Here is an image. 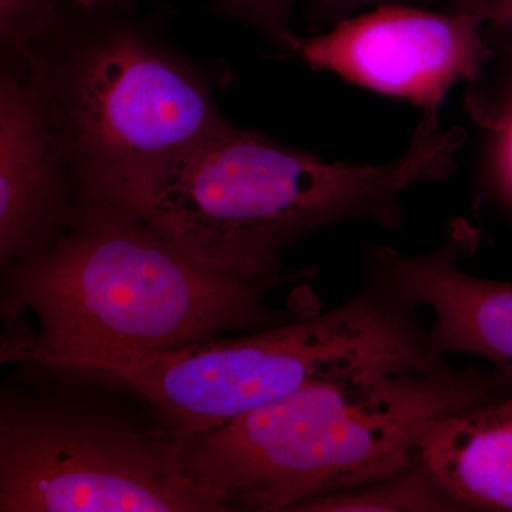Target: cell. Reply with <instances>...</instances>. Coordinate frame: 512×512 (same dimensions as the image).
<instances>
[{
    "mask_svg": "<svg viewBox=\"0 0 512 512\" xmlns=\"http://www.w3.org/2000/svg\"><path fill=\"white\" fill-rule=\"evenodd\" d=\"M419 457L461 511H512V394L448 414Z\"/></svg>",
    "mask_w": 512,
    "mask_h": 512,
    "instance_id": "obj_10",
    "label": "cell"
},
{
    "mask_svg": "<svg viewBox=\"0 0 512 512\" xmlns=\"http://www.w3.org/2000/svg\"><path fill=\"white\" fill-rule=\"evenodd\" d=\"M476 244V231L468 222L454 221L439 247L426 254L370 249L367 274L414 305L429 309L430 346L436 355L481 357L495 372L512 379V284L461 271L458 259Z\"/></svg>",
    "mask_w": 512,
    "mask_h": 512,
    "instance_id": "obj_9",
    "label": "cell"
},
{
    "mask_svg": "<svg viewBox=\"0 0 512 512\" xmlns=\"http://www.w3.org/2000/svg\"><path fill=\"white\" fill-rule=\"evenodd\" d=\"M295 0H211L215 16L247 26L282 52L301 50L302 39L291 28L289 15Z\"/></svg>",
    "mask_w": 512,
    "mask_h": 512,
    "instance_id": "obj_13",
    "label": "cell"
},
{
    "mask_svg": "<svg viewBox=\"0 0 512 512\" xmlns=\"http://www.w3.org/2000/svg\"><path fill=\"white\" fill-rule=\"evenodd\" d=\"M103 10H134L140 0H96Z\"/></svg>",
    "mask_w": 512,
    "mask_h": 512,
    "instance_id": "obj_17",
    "label": "cell"
},
{
    "mask_svg": "<svg viewBox=\"0 0 512 512\" xmlns=\"http://www.w3.org/2000/svg\"><path fill=\"white\" fill-rule=\"evenodd\" d=\"M443 512L461 511L436 483L420 457L393 476L309 501L295 512Z\"/></svg>",
    "mask_w": 512,
    "mask_h": 512,
    "instance_id": "obj_12",
    "label": "cell"
},
{
    "mask_svg": "<svg viewBox=\"0 0 512 512\" xmlns=\"http://www.w3.org/2000/svg\"><path fill=\"white\" fill-rule=\"evenodd\" d=\"M2 512H224L181 439L87 406L3 394Z\"/></svg>",
    "mask_w": 512,
    "mask_h": 512,
    "instance_id": "obj_6",
    "label": "cell"
},
{
    "mask_svg": "<svg viewBox=\"0 0 512 512\" xmlns=\"http://www.w3.org/2000/svg\"><path fill=\"white\" fill-rule=\"evenodd\" d=\"M463 127L423 113L402 156L389 163H332L255 130L229 126L146 167L77 183L79 194L136 212L222 271L284 282V249L332 225L396 229L402 197L457 171Z\"/></svg>",
    "mask_w": 512,
    "mask_h": 512,
    "instance_id": "obj_1",
    "label": "cell"
},
{
    "mask_svg": "<svg viewBox=\"0 0 512 512\" xmlns=\"http://www.w3.org/2000/svg\"><path fill=\"white\" fill-rule=\"evenodd\" d=\"M485 25L494 32L512 29V0H487Z\"/></svg>",
    "mask_w": 512,
    "mask_h": 512,
    "instance_id": "obj_16",
    "label": "cell"
},
{
    "mask_svg": "<svg viewBox=\"0 0 512 512\" xmlns=\"http://www.w3.org/2000/svg\"><path fill=\"white\" fill-rule=\"evenodd\" d=\"M420 306L376 276L325 313L183 349L94 359L73 373L136 393L178 439L218 429L311 384L376 369L450 366L430 346Z\"/></svg>",
    "mask_w": 512,
    "mask_h": 512,
    "instance_id": "obj_4",
    "label": "cell"
},
{
    "mask_svg": "<svg viewBox=\"0 0 512 512\" xmlns=\"http://www.w3.org/2000/svg\"><path fill=\"white\" fill-rule=\"evenodd\" d=\"M487 126H494L500 131V141H498V157H500L501 168L505 180L510 184L512 190V101L511 106L508 107L507 113L500 117L497 123L487 124Z\"/></svg>",
    "mask_w": 512,
    "mask_h": 512,
    "instance_id": "obj_15",
    "label": "cell"
},
{
    "mask_svg": "<svg viewBox=\"0 0 512 512\" xmlns=\"http://www.w3.org/2000/svg\"><path fill=\"white\" fill-rule=\"evenodd\" d=\"M29 77L76 184L167 160L231 126L210 79L134 10H99L43 47Z\"/></svg>",
    "mask_w": 512,
    "mask_h": 512,
    "instance_id": "obj_5",
    "label": "cell"
},
{
    "mask_svg": "<svg viewBox=\"0 0 512 512\" xmlns=\"http://www.w3.org/2000/svg\"><path fill=\"white\" fill-rule=\"evenodd\" d=\"M99 10L96 0H0L2 63L28 73L43 47Z\"/></svg>",
    "mask_w": 512,
    "mask_h": 512,
    "instance_id": "obj_11",
    "label": "cell"
},
{
    "mask_svg": "<svg viewBox=\"0 0 512 512\" xmlns=\"http://www.w3.org/2000/svg\"><path fill=\"white\" fill-rule=\"evenodd\" d=\"M389 5L431 9L436 5V0H306L303 19L308 30L319 33L333 28L342 20L352 18L362 10Z\"/></svg>",
    "mask_w": 512,
    "mask_h": 512,
    "instance_id": "obj_14",
    "label": "cell"
},
{
    "mask_svg": "<svg viewBox=\"0 0 512 512\" xmlns=\"http://www.w3.org/2000/svg\"><path fill=\"white\" fill-rule=\"evenodd\" d=\"M3 269V315L30 313L37 330L3 339L2 363L70 372L284 322L266 302L282 282L222 271L136 212L82 194L53 244Z\"/></svg>",
    "mask_w": 512,
    "mask_h": 512,
    "instance_id": "obj_2",
    "label": "cell"
},
{
    "mask_svg": "<svg viewBox=\"0 0 512 512\" xmlns=\"http://www.w3.org/2000/svg\"><path fill=\"white\" fill-rule=\"evenodd\" d=\"M76 175L36 84L2 63L0 72V264L43 251L69 225Z\"/></svg>",
    "mask_w": 512,
    "mask_h": 512,
    "instance_id": "obj_8",
    "label": "cell"
},
{
    "mask_svg": "<svg viewBox=\"0 0 512 512\" xmlns=\"http://www.w3.org/2000/svg\"><path fill=\"white\" fill-rule=\"evenodd\" d=\"M485 6L487 0H450L444 12L379 6L302 39L298 55L318 72L440 111L451 87L477 82L493 56Z\"/></svg>",
    "mask_w": 512,
    "mask_h": 512,
    "instance_id": "obj_7",
    "label": "cell"
},
{
    "mask_svg": "<svg viewBox=\"0 0 512 512\" xmlns=\"http://www.w3.org/2000/svg\"><path fill=\"white\" fill-rule=\"evenodd\" d=\"M505 394L495 370H367L181 439L183 466L225 511L295 512L406 470L434 424Z\"/></svg>",
    "mask_w": 512,
    "mask_h": 512,
    "instance_id": "obj_3",
    "label": "cell"
}]
</instances>
